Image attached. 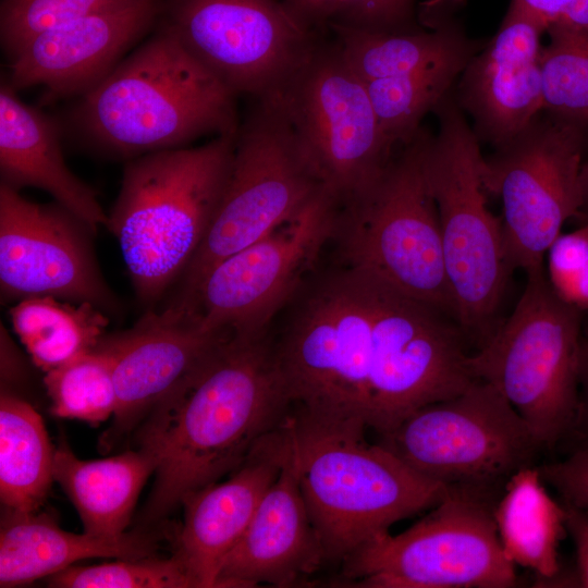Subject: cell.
Instances as JSON below:
<instances>
[{
	"label": "cell",
	"mask_w": 588,
	"mask_h": 588,
	"mask_svg": "<svg viewBox=\"0 0 588 588\" xmlns=\"http://www.w3.org/2000/svg\"><path fill=\"white\" fill-rule=\"evenodd\" d=\"M522 5L541 19L544 24L554 23L569 0H517Z\"/></svg>",
	"instance_id": "ab89813d"
},
{
	"label": "cell",
	"mask_w": 588,
	"mask_h": 588,
	"mask_svg": "<svg viewBox=\"0 0 588 588\" xmlns=\"http://www.w3.org/2000/svg\"><path fill=\"white\" fill-rule=\"evenodd\" d=\"M542 47L543 111L588 133V29L548 25Z\"/></svg>",
	"instance_id": "f546056e"
},
{
	"label": "cell",
	"mask_w": 588,
	"mask_h": 588,
	"mask_svg": "<svg viewBox=\"0 0 588 588\" xmlns=\"http://www.w3.org/2000/svg\"><path fill=\"white\" fill-rule=\"evenodd\" d=\"M585 133L566 122L538 115L483 162L488 194L502 204L505 256L511 271L529 272L563 224L581 213L580 170Z\"/></svg>",
	"instance_id": "5bb4252c"
},
{
	"label": "cell",
	"mask_w": 588,
	"mask_h": 588,
	"mask_svg": "<svg viewBox=\"0 0 588 588\" xmlns=\"http://www.w3.org/2000/svg\"><path fill=\"white\" fill-rule=\"evenodd\" d=\"M539 471L565 503L588 511V446H580L562 461L543 465Z\"/></svg>",
	"instance_id": "d590c367"
},
{
	"label": "cell",
	"mask_w": 588,
	"mask_h": 588,
	"mask_svg": "<svg viewBox=\"0 0 588 588\" xmlns=\"http://www.w3.org/2000/svg\"><path fill=\"white\" fill-rule=\"evenodd\" d=\"M139 0H2L0 39L12 59L32 37L74 20Z\"/></svg>",
	"instance_id": "d6a6232c"
},
{
	"label": "cell",
	"mask_w": 588,
	"mask_h": 588,
	"mask_svg": "<svg viewBox=\"0 0 588 588\" xmlns=\"http://www.w3.org/2000/svg\"><path fill=\"white\" fill-rule=\"evenodd\" d=\"M331 23L387 33L420 27L416 23L415 0H338Z\"/></svg>",
	"instance_id": "e575fe53"
},
{
	"label": "cell",
	"mask_w": 588,
	"mask_h": 588,
	"mask_svg": "<svg viewBox=\"0 0 588 588\" xmlns=\"http://www.w3.org/2000/svg\"><path fill=\"white\" fill-rule=\"evenodd\" d=\"M563 509L564 526L576 550L578 584L588 588V511L567 503Z\"/></svg>",
	"instance_id": "8d00e7d4"
},
{
	"label": "cell",
	"mask_w": 588,
	"mask_h": 588,
	"mask_svg": "<svg viewBox=\"0 0 588 588\" xmlns=\"http://www.w3.org/2000/svg\"><path fill=\"white\" fill-rule=\"evenodd\" d=\"M327 556L306 507L292 413L282 468L219 571L217 587H290L307 580Z\"/></svg>",
	"instance_id": "44dd1931"
},
{
	"label": "cell",
	"mask_w": 588,
	"mask_h": 588,
	"mask_svg": "<svg viewBox=\"0 0 588 588\" xmlns=\"http://www.w3.org/2000/svg\"><path fill=\"white\" fill-rule=\"evenodd\" d=\"M340 203L323 187L291 220L211 267L171 304L208 331L261 335L335 234Z\"/></svg>",
	"instance_id": "8fae6325"
},
{
	"label": "cell",
	"mask_w": 588,
	"mask_h": 588,
	"mask_svg": "<svg viewBox=\"0 0 588 588\" xmlns=\"http://www.w3.org/2000/svg\"><path fill=\"white\" fill-rule=\"evenodd\" d=\"M290 424L291 413L255 445L229 479L211 483L183 501V522L175 534L172 554L195 588L217 587L223 561L242 538L282 468Z\"/></svg>",
	"instance_id": "ffe728a7"
},
{
	"label": "cell",
	"mask_w": 588,
	"mask_h": 588,
	"mask_svg": "<svg viewBox=\"0 0 588 588\" xmlns=\"http://www.w3.org/2000/svg\"><path fill=\"white\" fill-rule=\"evenodd\" d=\"M378 443L431 480L486 490L530 466L541 448L509 401L480 379L414 411Z\"/></svg>",
	"instance_id": "30bf717a"
},
{
	"label": "cell",
	"mask_w": 588,
	"mask_h": 588,
	"mask_svg": "<svg viewBox=\"0 0 588 588\" xmlns=\"http://www.w3.org/2000/svg\"><path fill=\"white\" fill-rule=\"evenodd\" d=\"M547 25L511 0L497 34L461 74L456 101L479 139L495 148L513 139L543 110L541 38Z\"/></svg>",
	"instance_id": "ac0fdd59"
},
{
	"label": "cell",
	"mask_w": 588,
	"mask_h": 588,
	"mask_svg": "<svg viewBox=\"0 0 588 588\" xmlns=\"http://www.w3.org/2000/svg\"><path fill=\"white\" fill-rule=\"evenodd\" d=\"M493 517L503 550L515 565L542 578L558 574L564 509L548 494L539 468L524 467L507 479Z\"/></svg>",
	"instance_id": "484cf974"
},
{
	"label": "cell",
	"mask_w": 588,
	"mask_h": 588,
	"mask_svg": "<svg viewBox=\"0 0 588 588\" xmlns=\"http://www.w3.org/2000/svg\"><path fill=\"white\" fill-rule=\"evenodd\" d=\"M471 58H460L389 78L365 82L379 126L393 147L408 144L424 117L451 90Z\"/></svg>",
	"instance_id": "f1b7e54d"
},
{
	"label": "cell",
	"mask_w": 588,
	"mask_h": 588,
	"mask_svg": "<svg viewBox=\"0 0 588 588\" xmlns=\"http://www.w3.org/2000/svg\"><path fill=\"white\" fill-rule=\"evenodd\" d=\"M489 490L450 487L430 513L399 535L380 534L346 556L341 578L369 588H507L516 585Z\"/></svg>",
	"instance_id": "ba28073f"
},
{
	"label": "cell",
	"mask_w": 588,
	"mask_h": 588,
	"mask_svg": "<svg viewBox=\"0 0 588 588\" xmlns=\"http://www.w3.org/2000/svg\"><path fill=\"white\" fill-rule=\"evenodd\" d=\"M292 407L268 333L232 335L136 430L158 466L135 528L157 531L188 495L235 470Z\"/></svg>",
	"instance_id": "6da1fadb"
},
{
	"label": "cell",
	"mask_w": 588,
	"mask_h": 588,
	"mask_svg": "<svg viewBox=\"0 0 588 588\" xmlns=\"http://www.w3.org/2000/svg\"><path fill=\"white\" fill-rule=\"evenodd\" d=\"M547 280L555 295L581 314H588V220L561 233L548 248Z\"/></svg>",
	"instance_id": "836d02e7"
},
{
	"label": "cell",
	"mask_w": 588,
	"mask_h": 588,
	"mask_svg": "<svg viewBox=\"0 0 588 588\" xmlns=\"http://www.w3.org/2000/svg\"><path fill=\"white\" fill-rule=\"evenodd\" d=\"M54 450L39 413L8 392L0 396V499L5 511L37 512L53 475Z\"/></svg>",
	"instance_id": "4316f807"
},
{
	"label": "cell",
	"mask_w": 588,
	"mask_h": 588,
	"mask_svg": "<svg viewBox=\"0 0 588 588\" xmlns=\"http://www.w3.org/2000/svg\"><path fill=\"white\" fill-rule=\"evenodd\" d=\"M291 12L317 32L328 30L338 0H283Z\"/></svg>",
	"instance_id": "74e56055"
},
{
	"label": "cell",
	"mask_w": 588,
	"mask_h": 588,
	"mask_svg": "<svg viewBox=\"0 0 588 588\" xmlns=\"http://www.w3.org/2000/svg\"><path fill=\"white\" fill-rule=\"evenodd\" d=\"M253 100L237 132L220 205L183 272L182 294L217 262L295 217L323 187L278 97Z\"/></svg>",
	"instance_id": "9c48e42d"
},
{
	"label": "cell",
	"mask_w": 588,
	"mask_h": 588,
	"mask_svg": "<svg viewBox=\"0 0 588 588\" xmlns=\"http://www.w3.org/2000/svg\"><path fill=\"white\" fill-rule=\"evenodd\" d=\"M234 334L205 330L169 306L146 314L133 328L106 335L118 405L101 443L111 449L138 429L155 406L192 378Z\"/></svg>",
	"instance_id": "e0dca14e"
},
{
	"label": "cell",
	"mask_w": 588,
	"mask_h": 588,
	"mask_svg": "<svg viewBox=\"0 0 588 588\" xmlns=\"http://www.w3.org/2000/svg\"><path fill=\"white\" fill-rule=\"evenodd\" d=\"M274 95L319 182L341 206L365 193L395 154L365 82L333 40L323 38Z\"/></svg>",
	"instance_id": "7c38bea8"
},
{
	"label": "cell",
	"mask_w": 588,
	"mask_h": 588,
	"mask_svg": "<svg viewBox=\"0 0 588 588\" xmlns=\"http://www.w3.org/2000/svg\"><path fill=\"white\" fill-rule=\"evenodd\" d=\"M430 137L420 127L365 193L341 206L334 237L344 266L454 318L438 210L424 169Z\"/></svg>",
	"instance_id": "8992f818"
},
{
	"label": "cell",
	"mask_w": 588,
	"mask_h": 588,
	"mask_svg": "<svg viewBox=\"0 0 588 588\" xmlns=\"http://www.w3.org/2000/svg\"><path fill=\"white\" fill-rule=\"evenodd\" d=\"M301 491L327 561L342 562L399 520L433 507L450 487L417 473L366 425L292 407Z\"/></svg>",
	"instance_id": "3957f363"
},
{
	"label": "cell",
	"mask_w": 588,
	"mask_h": 588,
	"mask_svg": "<svg viewBox=\"0 0 588 588\" xmlns=\"http://www.w3.org/2000/svg\"><path fill=\"white\" fill-rule=\"evenodd\" d=\"M56 588H195L179 559L157 555L70 566L46 578Z\"/></svg>",
	"instance_id": "1f68e13d"
},
{
	"label": "cell",
	"mask_w": 588,
	"mask_h": 588,
	"mask_svg": "<svg viewBox=\"0 0 588 588\" xmlns=\"http://www.w3.org/2000/svg\"><path fill=\"white\" fill-rule=\"evenodd\" d=\"M89 226L58 204H37L0 183L2 296H54L102 310L117 302L98 268Z\"/></svg>",
	"instance_id": "2e32d148"
},
{
	"label": "cell",
	"mask_w": 588,
	"mask_h": 588,
	"mask_svg": "<svg viewBox=\"0 0 588 588\" xmlns=\"http://www.w3.org/2000/svg\"><path fill=\"white\" fill-rule=\"evenodd\" d=\"M580 186H581V196H583L581 213L586 215L587 220H588V160L583 162V166H581Z\"/></svg>",
	"instance_id": "60d3db41"
},
{
	"label": "cell",
	"mask_w": 588,
	"mask_h": 588,
	"mask_svg": "<svg viewBox=\"0 0 588 588\" xmlns=\"http://www.w3.org/2000/svg\"><path fill=\"white\" fill-rule=\"evenodd\" d=\"M573 431H576L580 436L583 441L580 446H588V333L583 339L579 403Z\"/></svg>",
	"instance_id": "f35d334b"
},
{
	"label": "cell",
	"mask_w": 588,
	"mask_h": 588,
	"mask_svg": "<svg viewBox=\"0 0 588 588\" xmlns=\"http://www.w3.org/2000/svg\"><path fill=\"white\" fill-rule=\"evenodd\" d=\"M461 0L420 4L418 29L371 32L331 23L328 30L342 58L364 82L409 74L433 64L473 58L485 45L470 40L456 17Z\"/></svg>",
	"instance_id": "603a6c76"
},
{
	"label": "cell",
	"mask_w": 588,
	"mask_h": 588,
	"mask_svg": "<svg viewBox=\"0 0 588 588\" xmlns=\"http://www.w3.org/2000/svg\"><path fill=\"white\" fill-rule=\"evenodd\" d=\"M9 314L15 334L44 372L95 350L109 323L98 306L54 296L19 299Z\"/></svg>",
	"instance_id": "83f0119b"
},
{
	"label": "cell",
	"mask_w": 588,
	"mask_h": 588,
	"mask_svg": "<svg viewBox=\"0 0 588 588\" xmlns=\"http://www.w3.org/2000/svg\"><path fill=\"white\" fill-rule=\"evenodd\" d=\"M158 466L154 449H136L100 458H78L61 437L54 449L53 475L83 523L84 531L118 537L126 532L138 495Z\"/></svg>",
	"instance_id": "d4e9b609"
},
{
	"label": "cell",
	"mask_w": 588,
	"mask_h": 588,
	"mask_svg": "<svg viewBox=\"0 0 588 588\" xmlns=\"http://www.w3.org/2000/svg\"><path fill=\"white\" fill-rule=\"evenodd\" d=\"M236 98L161 24L78 97L71 123L95 148L133 159L205 135L236 134Z\"/></svg>",
	"instance_id": "7a4b0ae2"
},
{
	"label": "cell",
	"mask_w": 588,
	"mask_h": 588,
	"mask_svg": "<svg viewBox=\"0 0 588 588\" xmlns=\"http://www.w3.org/2000/svg\"><path fill=\"white\" fill-rule=\"evenodd\" d=\"M236 136L126 162L107 228L143 303L158 301L201 244L229 181Z\"/></svg>",
	"instance_id": "277c9868"
},
{
	"label": "cell",
	"mask_w": 588,
	"mask_h": 588,
	"mask_svg": "<svg viewBox=\"0 0 588 588\" xmlns=\"http://www.w3.org/2000/svg\"><path fill=\"white\" fill-rule=\"evenodd\" d=\"M163 23L236 96L279 93L323 39L283 0H164Z\"/></svg>",
	"instance_id": "4fadbf2b"
},
{
	"label": "cell",
	"mask_w": 588,
	"mask_h": 588,
	"mask_svg": "<svg viewBox=\"0 0 588 588\" xmlns=\"http://www.w3.org/2000/svg\"><path fill=\"white\" fill-rule=\"evenodd\" d=\"M44 383L56 417L98 425L115 413L118 396L111 363L98 347L45 372Z\"/></svg>",
	"instance_id": "4dcf8cb0"
},
{
	"label": "cell",
	"mask_w": 588,
	"mask_h": 588,
	"mask_svg": "<svg viewBox=\"0 0 588 588\" xmlns=\"http://www.w3.org/2000/svg\"><path fill=\"white\" fill-rule=\"evenodd\" d=\"M0 173L1 182L14 189L46 191L94 233L107 226L108 215L95 192L64 160L58 125L22 101L7 78L0 85Z\"/></svg>",
	"instance_id": "7402d4cb"
},
{
	"label": "cell",
	"mask_w": 588,
	"mask_h": 588,
	"mask_svg": "<svg viewBox=\"0 0 588 588\" xmlns=\"http://www.w3.org/2000/svg\"><path fill=\"white\" fill-rule=\"evenodd\" d=\"M451 91L432 110L439 131L428 142L424 169L438 210L454 318L479 348L499 326L512 271L501 218L487 206L479 138Z\"/></svg>",
	"instance_id": "5b68a950"
},
{
	"label": "cell",
	"mask_w": 588,
	"mask_h": 588,
	"mask_svg": "<svg viewBox=\"0 0 588 588\" xmlns=\"http://www.w3.org/2000/svg\"><path fill=\"white\" fill-rule=\"evenodd\" d=\"M162 3L139 0L41 32L9 60L5 78L17 91L42 86L47 100L81 97L147 34Z\"/></svg>",
	"instance_id": "d6986e66"
},
{
	"label": "cell",
	"mask_w": 588,
	"mask_h": 588,
	"mask_svg": "<svg viewBox=\"0 0 588 588\" xmlns=\"http://www.w3.org/2000/svg\"><path fill=\"white\" fill-rule=\"evenodd\" d=\"M526 275L513 313L470 354L469 365L509 401L540 446L552 448L577 417L584 314L555 295L544 265Z\"/></svg>",
	"instance_id": "52a82bcc"
},
{
	"label": "cell",
	"mask_w": 588,
	"mask_h": 588,
	"mask_svg": "<svg viewBox=\"0 0 588 588\" xmlns=\"http://www.w3.org/2000/svg\"><path fill=\"white\" fill-rule=\"evenodd\" d=\"M157 531L133 529L118 537L65 531L47 514L5 511L0 528V587L47 578L90 558L156 555Z\"/></svg>",
	"instance_id": "cb8c5ba5"
},
{
	"label": "cell",
	"mask_w": 588,
	"mask_h": 588,
	"mask_svg": "<svg viewBox=\"0 0 588 588\" xmlns=\"http://www.w3.org/2000/svg\"><path fill=\"white\" fill-rule=\"evenodd\" d=\"M467 341L453 317L388 286L380 307L369 429L381 436L419 407L466 390L477 379Z\"/></svg>",
	"instance_id": "9a60e30c"
}]
</instances>
